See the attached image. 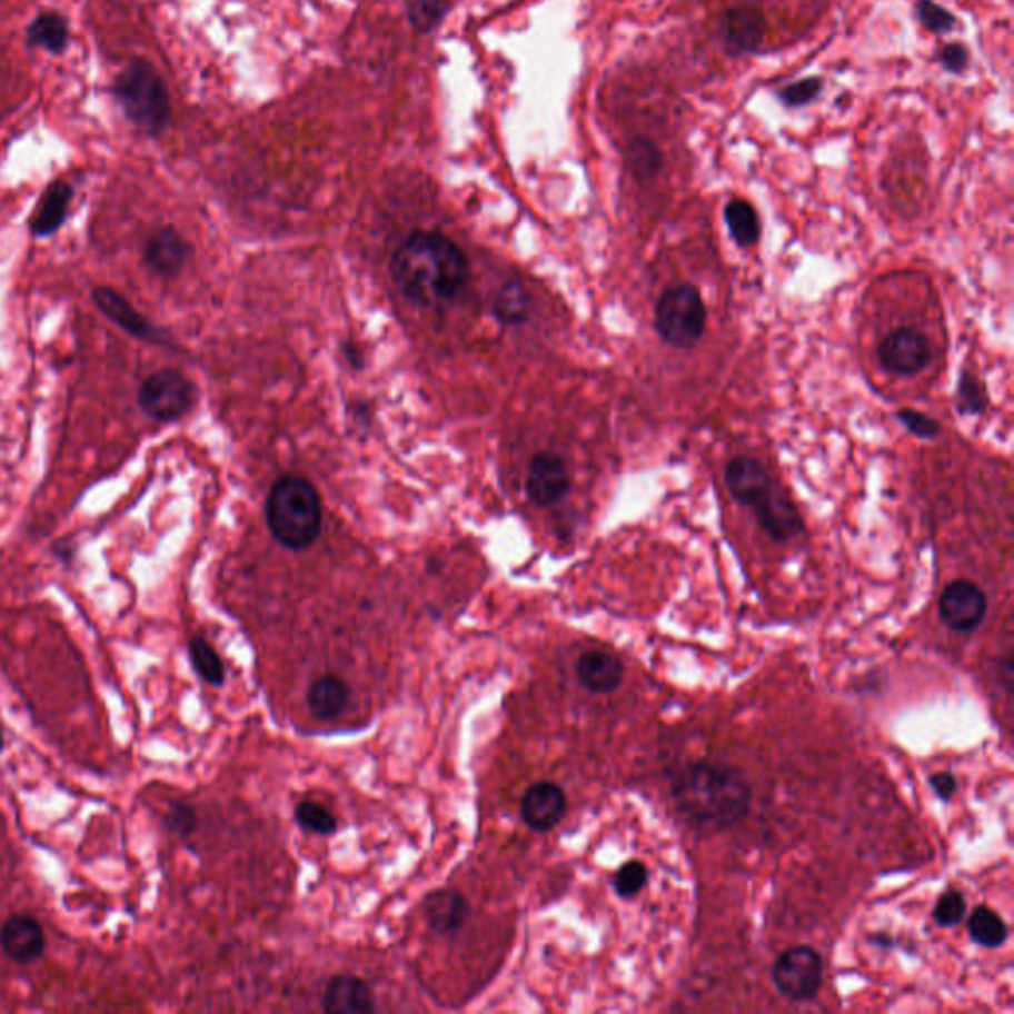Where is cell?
I'll return each mask as SVG.
<instances>
[{"mask_svg":"<svg viewBox=\"0 0 1014 1014\" xmlns=\"http://www.w3.org/2000/svg\"><path fill=\"white\" fill-rule=\"evenodd\" d=\"M390 274L410 301L425 308H443L466 286L468 260L448 236L415 232L392 256Z\"/></svg>","mask_w":1014,"mask_h":1014,"instance_id":"obj_1","label":"cell"},{"mask_svg":"<svg viewBox=\"0 0 1014 1014\" xmlns=\"http://www.w3.org/2000/svg\"><path fill=\"white\" fill-rule=\"evenodd\" d=\"M672 795L689 823L714 831L742 823L752 803V787L739 771L707 760L679 771Z\"/></svg>","mask_w":1014,"mask_h":1014,"instance_id":"obj_2","label":"cell"},{"mask_svg":"<svg viewBox=\"0 0 1014 1014\" xmlns=\"http://www.w3.org/2000/svg\"><path fill=\"white\" fill-rule=\"evenodd\" d=\"M725 484L737 504L752 509L760 529L773 541L785 544L805 529L803 517L787 491L781 488L767 466L757 458H734L725 468Z\"/></svg>","mask_w":1014,"mask_h":1014,"instance_id":"obj_3","label":"cell"},{"mask_svg":"<svg viewBox=\"0 0 1014 1014\" xmlns=\"http://www.w3.org/2000/svg\"><path fill=\"white\" fill-rule=\"evenodd\" d=\"M266 519L278 544L294 551L308 549L321 531V499L308 480L286 476L274 484Z\"/></svg>","mask_w":1014,"mask_h":1014,"instance_id":"obj_4","label":"cell"},{"mask_svg":"<svg viewBox=\"0 0 1014 1014\" xmlns=\"http://www.w3.org/2000/svg\"><path fill=\"white\" fill-rule=\"evenodd\" d=\"M113 96L143 133L157 137L171 121V98L163 78L147 60H131L113 83Z\"/></svg>","mask_w":1014,"mask_h":1014,"instance_id":"obj_5","label":"cell"},{"mask_svg":"<svg viewBox=\"0 0 1014 1014\" xmlns=\"http://www.w3.org/2000/svg\"><path fill=\"white\" fill-rule=\"evenodd\" d=\"M706 304L696 286L678 284L662 294L654 326L664 344L692 349L706 331Z\"/></svg>","mask_w":1014,"mask_h":1014,"instance_id":"obj_6","label":"cell"},{"mask_svg":"<svg viewBox=\"0 0 1014 1014\" xmlns=\"http://www.w3.org/2000/svg\"><path fill=\"white\" fill-rule=\"evenodd\" d=\"M197 400L195 382L175 369H161L149 375L137 395V402L147 417L159 422H175L189 412Z\"/></svg>","mask_w":1014,"mask_h":1014,"instance_id":"obj_7","label":"cell"},{"mask_svg":"<svg viewBox=\"0 0 1014 1014\" xmlns=\"http://www.w3.org/2000/svg\"><path fill=\"white\" fill-rule=\"evenodd\" d=\"M823 960L813 947L798 945L777 957L771 970L775 987L783 996L795 1003L815 998L823 987Z\"/></svg>","mask_w":1014,"mask_h":1014,"instance_id":"obj_8","label":"cell"},{"mask_svg":"<svg viewBox=\"0 0 1014 1014\" xmlns=\"http://www.w3.org/2000/svg\"><path fill=\"white\" fill-rule=\"evenodd\" d=\"M987 615V595L971 580H953L940 598V616L955 633H973Z\"/></svg>","mask_w":1014,"mask_h":1014,"instance_id":"obj_9","label":"cell"},{"mask_svg":"<svg viewBox=\"0 0 1014 1014\" xmlns=\"http://www.w3.org/2000/svg\"><path fill=\"white\" fill-rule=\"evenodd\" d=\"M767 32L765 14L753 4H735L725 10L717 22V34L725 52L732 56L752 54L759 48Z\"/></svg>","mask_w":1014,"mask_h":1014,"instance_id":"obj_10","label":"cell"},{"mask_svg":"<svg viewBox=\"0 0 1014 1014\" xmlns=\"http://www.w3.org/2000/svg\"><path fill=\"white\" fill-rule=\"evenodd\" d=\"M878 357L886 371L915 375L932 361V344L915 329H896L878 345Z\"/></svg>","mask_w":1014,"mask_h":1014,"instance_id":"obj_11","label":"cell"},{"mask_svg":"<svg viewBox=\"0 0 1014 1014\" xmlns=\"http://www.w3.org/2000/svg\"><path fill=\"white\" fill-rule=\"evenodd\" d=\"M570 488L569 470L557 454H537L529 464L527 496L535 506L549 507L567 496Z\"/></svg>","mask_w":1014,"mask_h":1014,"instance_id":"obj_12","label":"cell"},{"mask_svg":"<svg viewBox=\"0 0 1014 1014\" xmlns=\"http://www.w3.org/2000/svg\"><path fill=\"white\" fill-rule=\"evenodd\" d=\"M567 813V797L563 788L549 781L535 783L521 798V818L537 833H549L561 823Z\"/></svg>","mask_w":1014,"mask_h":1014,"instance_id":"obj_13","label":"cell"},{"mask_svg":"<svg viewBox=\"0 0 1014 1014\" xmlns=\"http://www.w3.org/2000/svg\"><path fill=\"white\" fill-rule=\"evenodd\" d=\"M0 947L17 963H34L44 955V930L32 915H12L0 927Z\"/></svg>","mask_w":1014,"mask_h":1014,"instance_id":"obj_14","label":"cell"},{"mask_svg":"<svg viewBox=\"0 0 1014 1014\" xmlns=\"http://www.w3.org/2000/svg\"><path fill=\"white\" fill-rule=\"evenodd\" d=\"M91 298L101 309V314L111 319L116 326L121 327L129 336L163 344L161 331H157V327L146 316H141L119 291L108 288V286H100L91 291Z\"/></svg>","mask_w":1014,"mask_h":1014,"instance_id":"obj_15","label":"cell"},{"mask_svg":"<svg viewBox=\"0 0 1014 1014\" xmlns=\"http://www.w3.org/2000/svg\"><path fill=\"white\" fill-rule=\"evenodd\" d=\"M321 1006L329 1014H367L375 1008V996L362 978L336 975L327 981Z\"/></svg>","mask_w":1014,"mask_h":1014,"instance_id":"obj_16","label":"cell"},{"mask_svg":"<svg viewBox=\"0 0 1014 1014\" xmlns=\"http://www.w3.org/2000/svg\"><path fill=\"white\" fill-rule=\"evenodd\" d=\"M190 246L175 228L167 227L157 230L147 240L143 258L146 264L159 276L172 278L181 272L189 262Z\"/></svg>","mask_w":1014,"mask_h":1014,"instance_id":"obj_17","label":"cell"},{"mask_svg":"<svg viewBox=\"0 0 1014 1014\" xmlns=\"http://www.w3.org/2000/svg\"><path fill=\"white\" fill-rule=\"evenodd\" d=\"M422 909H425L428 927L443 937L460 932L466 919L470 917V906H468L466 897L453 887L433 892L430 896L426 897Z\"/></svg>","mask_w":1014,"mask_h":1014,"instance_id":"obj_18","label":"cell"},{"mask_svg":"<svg viewBox=\"0 0 1014 1014\" xmlns=\"http://www.w3.org/2000/svg\"><path fill=\"white\" fill-rule=\"evenodd\" d=\"M577 678L593 694H610L623 684L625 666L615 654L590 650L577 662Z\"/></svg>","mask_w":1014,"mask_h":1014,"instance_id":"obj_19","label":"cell"},{"mask_svg":"<svg viewBox=\"0 0 1014 1014\" xmlns=\"http://www.w3.org/2000/svg\"><path fill=\"white\" fill-rule=\"evenodd\" d=\"M351 688L336 674H326L314 679L308 689V706L317 722H336L345 707L349 706Z\"/></svg>","mask_w":1014,"mask_h":1014,"instance_id":"obj_20","label":"cell"},{"mask_svg":"<svg viewBox=\"0 0 1014 1014\" xmlns=\"http://www.w3.org/2000/svg\"><path fill=\"white\" fill-rule=\"evenodd\" d=\"M73 189L66 181H56L46 189L44 197L38 205L34 217L30 220V232L37 238H46L58 232L72 202Z\"/></svg>","mask_w":1014,"mask_h":1014,"instance_id":"obj_21","label":"cell"},{"mask_svg":"<svg viewBox=\"0 0 1014 1014\" xmlns=\"http://www.w3.org/2000/svg\"><path fill=\"white\" fill-rule=\"evenodd\" d=\"M626 167L636 181L648 185L664 169V157L650 137H634L626 149Z\"/></svg>","mask_w":1014,"mask_h":1014,"instance_id":"obj_22","label":"cell"},{"mask_svg":"<svg viewBox=\"0 0 1014 1014\" xmlns=\"http://www.w3.org/2000/svg\"><path fill=\"white\" fill-rule=\"evenodd\" d=\"M725 222L729 235L742 248L757 245L760 236L759 217L747 200H729L725 207Z\"/></svg>","mask_w":1014,"mask_h":1014,"instance_id":"obj_23","label":"cell"},{"mask_svg":"<svg viewBox=\"0 0 1014 1014\" xmlns=\"http://www.w3.org/2000/svg\"><path fill=\"white\" fill-rule=\"evenodd\" d=\"M68 22L60 14L50 12V14H40L30 27H28L27 40L30 46L44 48L50 54H62L68 46Z\"/></svg>","mask_w":1014,"mask_h":1014,"instance_id":"obj_24","label":"cell"},{"mask_svg":"<svg viewBox=\"0 0 1014 1014\" xmlns=\"http://www.w3.org/2000/svg\"><path fill=\"white\" fill-rule=\"evenodd\" d=\"M970 935L971 940L981 947L998 950L1008 940V927L1003 922V917L995 914L993 909L977 907L970 917Z\"/></svg>","mask_w":1014,"mask_h":1014,"instance_id":"obj_25","label":"cell"},{"mask_svg":"<svg viewBox=\"0 0 1014 1014\" xmlns=\"http://www.w3.org/2000/svg\"><path fill=\"white\" fill-rule=\"evenodd\" d=\"M189 656L195 670L207 684L215 688H220L225 684V679H227L225 662L202 636L190 638Z\"/></svg>","mask_w":1014,"mask_h":1014,"instance_id":"obj_26","label":"cell"},{"mask_svg":"<svg viewBox=\"0 0 1014 1014\" xmlns=\"http://www.w3.org/2000/svg\"><path fill=\"white\" fill-rule=\"evenodd\" d=\"M294 816L304 831L319 834V836H329V834L336 833L337 826H339L336 815L326 806L314 803V801L299 803L294 811Z\"/></svg>","mask_w":1014,"mask_h":1014,"instance_id":"obj_27","label":"cell"},{"mask_svg":"<svg viewBox=\"0 0 1014 1014\" xmlns=\"http://www.w3.org/2000/svg\"><path fill=\"white\" fill-rule=\"evenodd\" d=\"M494 311L496 316L506 321V324H519L527 317V296L526 290L516 284L509 281L501 290L496 294L494 299Z\"/></svg>","mask_w":1014,"mask_h":1014,"instance_id":"obj_28","label":"cell"},{"mask_svg":"<svg viewBox=\"0 0 1014 1014\" xmlns=\"http://www.w3.org/2000/svg\"><path fill=\"white\" fill-rule=\"evenodd\" d=\"M646 882H648V868L644 866L643 862L630 861L618 868L615 879H613V887L618 896L630 899L643 892Z\"/></svg>","mask_w":1014,"mask_h":1014,"instance_id":"obj_29","label":"cell"},{"mask_svg":"<svg viewBox=\"0 0 1014 1014\" xmlns=\"http://www.w3.org/2000/svg\"><path fill=\"white\" fill-rule=\"evenodd\" d=\"M915 14H917V20L924 24L927 30L932 32H937V34H945L950 32L955 27V17L951 14L950 10L943 9L937 2L933 0H919L915 4Z\"/></svg>","mask_w":1014,"mask_h":1014,"instance_id":"obj_30","label":"cell"},{"mask_svg":"<svg viewBox=\"0 0 1014 1014\" xmlns=\"http://www.w3.org/2000/svg\"><path fill=\"white\" fill-rule=\"evenodd\" d=\"M446 9H448L446 0H415L408 9V17H410L412 27L420 32H428L443 20Z\"/></svg>","mask_w":1014,"mask_h":1014,"instance_id":"obj_31","label":"cell"},{"mask_svg":"<svg viewBox=\"0 0 1014 1014\" xmlns=\"http://www.w3.org/2000/svg\"><path fill=\"white\" fill-rule=\"evenodd\" d=\"M965 912H967L965 897L961 896L960 892L950 889L947 894L940 897L937 906L933 909V919L942 927H955L965 919Z\"/></svg>","mask_w":1014,"mask_h":1014,"instance_id":"obj_32","label":"cell"},{"mask_svg":"<svg viewBox=\"0 0 1014 1014\" xmlns=\"http://www.w3.org/2000/svg\"><path fill=\"white\" fill-rule=\"evenodd\" d=\"M821 90H823L821 78H803L798 82L788 83L787 88H783L777 96L787 108H803L806 103L815 101Z\"/></svg>","mask_w":1014,"mask_h":1014,"instance_id":"obj_33","label":"cell"},{"mask_svg":"<svg viewBox=\"0 0 1014 1014\" xmlns=\"http://www.w3.org/2000/svg\"><path fill=\"white\" fill-rule=\"evenodd\" d=\"M165 824L171 833L177 834V836H182L187 838L190 834L197 831V824H199V818H197V811L192 806L182 803V801H175L167 808V816H165Z\"/></svg>","mask_w":1014,"mask_h":1014,"instance_id":"obj_34","label":"cell"},{"mask_svg":"<svg viewBox=\"0 0 1014 1014\" xmlns=\"http://www.w3.org/2000/svg\"><path fill=\"white\" fill-rule=\"evenodd\" d=\"M897 418H899L902 425L906 426L909 433H914L919 438H935L942 430V426H940L937 420H933L932 417H927L924 412H917V410H899Z\"/></svg>","mask_w":1014,"mask_h":1014,"instance_id":"obj_35","label":"cell"},{"mask_svg":"<svg viewBox=\"0 0 1014 1014\" xmlns=\"http://www.w3.org/2000/svg\"><path fill=\"white\" fill-rule=\"evenodd\" d=\"M960 399L963 410L977 415L985 408V390L983 385L971 375H963L960 382Z\"/></svg>","mask_w":1014,"mask_h":1014,"instance_id":"obj_36","label":"cell"},{"mask_svg":"<svg viewBox=\"0 0 1014 1014\" xmlns=\"http://www.w3.org/2000/svg\"><path fill=\"white\" fill-rule=\"evenodd\" d=\"M970 52L963 44H947L940 54V62L951 73H961L967 68Z\"/></svg>","mask_w":1014,"mask_h":1014,"instance_id":"obj_37","label":"cell"},{"mask_svg":"<svg viewBox=\"0 0 1014 1014\" xmlns=\"http://www.w3.org/2000/svg\"><path fill=\"white\" fill-rule=\"evenodd\" d=\"M933 791L943 801H950L957 793V779L951 773H935L930 779Z\"/></svg>","mask_w":1014,"mask_h":1014,"instance_id":"obj_38","label":"cell"},{"mask_svg":"<svg viewBox=\"0 0 1014 1014\" xmlns=\"http://www.w3.org/2000/svg\"><path fill=\"white\" fill-rule=\"evenodd\" d=\"M4 749V737H2V729H0V753Z\"/></svg>","mask_w":1014,"mask_h":1014,"instance_id":"obj_39","label":"cell"}]
</instances>
